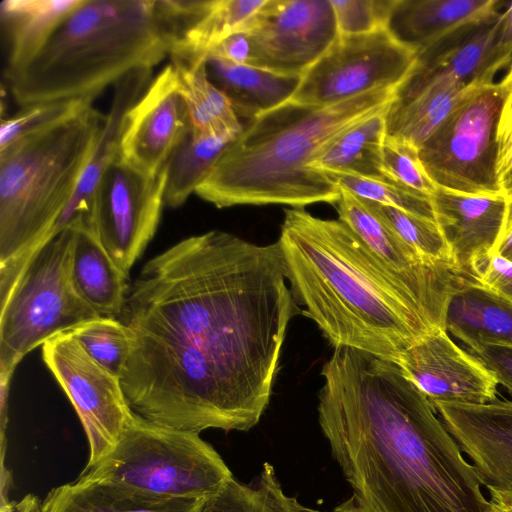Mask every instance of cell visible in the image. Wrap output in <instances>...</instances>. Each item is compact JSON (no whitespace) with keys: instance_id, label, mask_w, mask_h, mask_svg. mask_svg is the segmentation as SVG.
<instances>
[{"instance_id":"cell-27","label":"cell","mask_w":512,"mask_h":512,"mask_svg":"<svg viewBox=\"0 0 512 512\" xmlns=\"http://www.w3.org/2000/svg\"><path fill=\"white\" fill-rule=\"evenodd\" d=\"M446 330L464 345L512 347V301L467 279L449 301Z\"/></svg>"},{"instance_id":"cell-31","label":"cell","mask_w":512,"mask_h":512,"mask_svg":"<svg viewBox=\"0 0 512 512\" xmlns=\"http://www.w3.org/2000/svg\"><path fill=\"white\" fill-rule=\"evenodd\" d=\"M170 63L186 103L193 132L216 134L243 130L244 125L230 100L209 79L206 59L188 61L174 58Z\"/></svg>"},{"instance_id":"cell-1","label":"cell","mask_w":512,"mask_h":512,"mask_svg":"<svg viewBox=\"0 0 512 512\" xmlns=\"http://www.w3.org/2000/svg\"><path fill=\"white\" fill-rule=\"evenodd\" d=\"M287 282L278 242L220 230L148 260L119 317L132 336L120 378L132 411L195 433L254 427L297 309Z\"/></svg>"},{"instance_id":"cell-46","label":"cell","mask_w":512,"mask_h":512,"mask_svg":"<svg viewBox=\"0 0 512 512\" xmlns=\"http://www.w3.org/2000/svg\"><path fill=\"white\" fill-rule=\"evenodd\" d=\"M486 512H512V503H501L489 500Z\"/></svg>"},{"instance_id":"cell-32","label":"cell","mask_w":512,"mask_h":512,"mask_svg":"<svg viewBox=\"0 0 512 512\" xmlns=\"http://www.w3.org/2000/svg\"><path fill=\"white\" fill-rule=\"evenodd\" d=\"M201 512H300V503L285 494L274 467L266 462L248 484L230 479Z\"/></svg>"},{"instance_id":"cell-34","label":"cell","mask_w":512,"mask_h":512,"mask_svg":"<svg viewBox=\"0 0 512 512\" xmlns=\"http://www.w3.org/2000/svg\"><path fill=\"white\" fill-rule=\"evenodd\" d=\"M363 200L398 237L422 257L432 262L452 265L448 246L434 220Z\"/></svg>"},{"instance_id":"cell-36","label":"cell","mask_w":512,"mask_h":512,"mask_svg":"<svg viewBox=\"0 0 512 512\" xmlns=\"http://www.w3.org/2000/svg\"><path fill=\"white\" fill-rule=\"evenodd\" d=\"M93 105L91 99H71L43 102L22 107L1 120L0 150L29 135L44 131L77 116Z\"/></svg>"},{"instance_id":"cell-17","label":"cell","mask_w":512,"mask_h":512,"mask_svg":"<svg viewBox=\"0 0 512 512\" xmlns=\"http://www.w3.org/2000/svg\"><path fill=\"white\" fill-rule=\"evenodd\" d=\"M431 403L486 404L497 399L498 382L446 330L422 335L397 363Z\"/></svg>"},{"instance_id":"cell-29","label":"cell","mask_w":512,"mask_h":512,"mask_svg":"<svg viewBox=\"0 0 512 512\" xmlns=\"http://www.w3.org/2000/svg\"><path fill=\"white\" fill-rule=\"evenodd\" d=\"M390 104L343 131L320 153L312 167L323 172L384 180L382 149Z\"/></svg>"},{"instance_id":"cell-37","label":"cell","mask_w":512,"mask_h":512,"mask_svg":"<svg viewBox=\"0 0 512 512\" xmlns=\"http://www.w3.org/2000/svg\"><path fill=\"white\" fill-rule=\"evenodd\" d=\"M382 174L385 179L429 197L438 187L426 173L418 149L387 135L382 149Z\"/></svg>"},{"instance_id":"cell-35","label":"cell","mask_w":512,"mask_h":512,"mask_svg":"<svg viewBox=\"0 0 512 512\" xmlns=\"http://www.w3.org/2000/svg\"><path fill=\"white\" fill-rule=\"evenodd\" d=\"M324 173L337 187L345 189L361 199L398 208L435 221L430 197L423 193L388 179L376 180L342 173Z\"/></svg>"},{"instance_id":"cell-39","label":"cell","mask_w":512,"mask_h":512,"mask_svg":"<svg viewBox=\"0 0 512 512\" xmlns=\"http://www.w3.org/2000/svg\"><path fill=\"white\" fill-rule=\"evenodd\" d=\"M496 172L501 193L512 195V94H508L498 121Z\"/></svg>"},{"instance_id":"cell-43","label":"cell","mask_w":512,"mask_h":512,"mask_svg":"<svg viewBox=\"0 0 512 512\" xmlns=\"http://www.w3.org/2000/svg\"><path fill=\"white\" fill-rule=\"evenodd\" d=\"M250 54L251 47L247 33L240 32L220 42L208 53L207 58H218L234 64L248 66Z\"/></svg>"},{"instance_id":"cell-11","label":"cell","mask_w":512,"mask_h":512,"mask_svg":"<svg viewBox=\"0 0 512 512\" xmlns=\"http://www.w3.org/2000/svg\"><path fill=\"white\" fill-rule=\"evenodd\" d=\"M166 181V167L156 176H146L117 159L93 193L83 227L127 276L157 231Z\"/></svg>"},{"instance_id":"cell-47","label":"cell","mask_w":512,"mask_h":512,"mask_svg":"<svg viewBox=\"0 0 512 512\" xmlns=\"http://www.w3.org/2000/svg\"><path fill=\"white\" fill-rule=\"evenodd\" d=\"M499 84L507 92V94H512V66L507 75Z\"/></svg>"},{"instance_id":"cell-9","label":"cell","mask_w":512,"mask_h":512,"mask_svg":"<svg viewBox=\"0 0 512 512\" xmlns=\"http://www.w3.org/2000/svg\"><path fill=\"white\" fill-rule=\"evenodd\" d=\"M507 96L499 83L477 86L422 144L420 161L438 187L466 194L501 193L497 126Z\"/></svg>"},{"instance_id":"cell-45","label":"cell","mask_w":512,"mask_h":512,"mask_svg":"<svg viewBox=\"0 0 512 512\" xmlns=\"http://www.w3.org/2000/svg\"><path fill=\"white\" fill-rule=\"evenodd\" d=\"M0 512H43L42 503L32 494L24 496L18 501H8L1 505Z\"/></svg>"},{"instance_id":"cell-24","label":"cell","mask_w":512,"mask_h":512,"mask_svg":"<svg viewBox=\"0 0 512 512\" xmlns=\"http://www.w3.org/2000/svg\"><path fill=\"white\" fill-rule=\"evenodd\" d=\"M503 4L497 0H398L389 30L418 55L456 28L499 12Z\"/></svg>"},{"instance_id":"cell-33","label":"cell","mask_w":512,"mask_h":512,"mask_svg":"<svg viewBox=\"0 0 512 512\" xmlns=\"http://www.w3.org/2000/svg\"><path fill=\"white\" fill-rule=\"evenodd\" d=\"M71 332L95 361L121 378L131 352L132 336L120 319L98 317Z\"/></svg>"},{"instance_id":"cell-28","label":"cell","mask_w":512,"mask_h":512,"mask_svg":"<svg viewBox=\"0 0 512 512\" xmlns=\"http://www.w3.org/2000/svg\"><path fill=\"white\" fill-rule=\"evenodd\" d=\"M206 67L209 79L227 96L239 119L249 121L287 102L301 79L211 57Z\"/></svg>"},{"instance_id":"cell-12","label":"cell","mask_w":512,"mask_h":512,"mask_svg":"<svg viewBox=\"0 0 512 512\" xmlns=\"http://www.w3.org/2000/svg\"><path fill=\"white\" fill-rule=\"evenodd\" d=\"M42 357L81 421L89 443L88 468L114 447L134 414L120 378L95 361L71 331L47 340Z\"/></svg>"},{"instance_id":"cell-21","label":"cell","mask_w":512,"mask_h":512,"mask_svg":"<svg viewBox=\"0 0 512 512\" xmlns=\"http://www.w3.org/2000/svg\"><path fill=\"white\" fill-rule=\"evenodd\" d=\"M501 12L462 25L417 55L411 76L451 78L467 85L493 83L488 64Z\"/></svg>"},{"instance_id":"cell-30","label":"cell","mask_w":512,"mask_h":512,"mask_svg":"<svg viewBox=\"0 0 512 512\" xmlns=\"http://www.w3.org/2000/svg\"><path fill=\"white\" fill-rule=\"evenodd\" d=\"M241 132L205 134L190 129L166 165L165 205L171 208L182 206Z\"/></svg>"},{"instance_id":"cell-25","label":"cell","mask_w":512,"mask_h":512,"mask_svg":"<svg viewBox=\"0 0 512 512\" xmlns=\"http://www.w3.org/2000/svg\"><path fill=\"white\" fill-rule=\"evenodd\" d=\"M82 0H4L0 24L7 42L5 79L40 52L62 21Z\"/></svg>"},{"instance_id":"cell-3","label":"cell","mask_w":512,"mask_h":512,"mask_svg":"<svg viewBox=\"0 0 512 512\" xmlns=\"http://www.w3.org/2000/svg\"><path fill=\"white\" fill-rule=\"evenodd\" d=\"M280 245L294 298L334 348L398 363L430 332L412 296L349 226L285 209Z\"/></svg>"},{"instance_id":"cell-48","label":"cell","mask_w":512,"mask_h":512,"mask_svg":"<svg viewBox=\"0 0 512 512\" xmlns=\"http://www.w3.org/2000/svg\"><path fill=\"white\" fill-rule=\"evenodd\" d=\"M300 512H327V511L317 510V509H314L311 507H306V506H303L302 504H300Z\"/></svg>"},{"instance_id":"cell-2","label":"cell","mask_w":512,"mask_h":512,"mask_svg":"<svg viewBox=\"0 0 512 512\" xmlns=\"http://www.w3.org/2000/svg\"><path fill=\"white\" fill-rule=\"evenodd\" d=\"M318 420L351 487L333 512H486L474 466L390 360L349 347L323 364Z\"/></svg>"},{"instance_id":"cell-19","label":"cell","mask_w":512,"mask_h":512,"mask_svg":"<svg viewBox=\"0 0 512 512\" xmlns=\"http://www.w3.org/2000/svg\"><path fill=\"white\" fill-rule=\"evenodd\" d=\"M477 86L480 85H467L451 78L421 79L409 75L387 109L386 135L419 150Z\"/></svg>"},{"instance_id":"cell-23","label":"cell","mask_w":512,"mask_h":512,"mask_svg":"<svg viewBox=\"0 0 512 512\" xmlns=\"http://www.w3.org/2000/svg\"><path fill=\"white\" fill-rule=\"evenodd\" d=\"M208 499L162 498L79 476L53 488L43 512H201Z\"/></svg>"},{"instance_id":"cell-18","label":"cell","mask_w":512,"mask_h":512,"mask_svg":"<svg viewBox=\"0 0 512 512\" xmlns=\"http://www.w3.org/2000/svg\"><path fill=\"white\" fill-rule=\"evenodd\" d=\"M430 201L453 267L471 280L476 267L495 251L504 224L507 196L466 194L437 187Z\"/></svg>"},{"instance_id":"cell-13","label":"cell","mask_w":512,"mask_h":512,"mask_svg":"<svg viewBox=\"0 0 512 512\" xmlns=\"http://www.w3.org/2000/svg\"><path fill=\"white\" fill-rule=\"evenodd\" d=\"M339 189L340 198L336 203L339 220L358 235L385 270L412 296L430 330H446L449 301L467 278L450 264L422 257L398 237L363 199Z\"/></svg>"},{"instance_id":"cell-7","label":"cell","mask_w":512,"mask_h":512,"mask_svg":"<svg viewBox=\"0 0 512 512\" xmlns=\"http://www.w3.org/2000/svg\"><path fill=\"white\" fill-rule=\"evenodd\" d=\"M82 477L162 498L209 499L233 478L199 433L151 422L134 413L114 447Z\"/></svg>"},{"instance_id":"cell-15","label":"cell","mask_w":512,"mask_h":512,"mask_svg":"<svg viewBox=\"0 0 512 512\" xmlns=\"http://www.w3.org/2000/svg\"><path fill=\"white\" fill-rule=\"evenodd\" d=\"M190 129L188 109L169 63L128 112L118 159L143 175L156 176Z\"/></svg>"},{"instance_id":"cell-44","label":"cell","mask_w":512,"mask_h":512,"mask_svg":"<svg viewBox=\"0 0 512 512\" xmlns=\"http://www.w3.org/2000/svg\"><path fill=\"white\" fill-rule=\"evenodd\" d=\"M494 253L512 262V195L507 196L504 224Z\"/></svg>"},{"instance_id":"cell-5","label":"cell","mask_w":512,"mask_h":512,"mask_svg":"<svg viewBox=\"0 0 512 512\" xmlns=\"http://www.w3.org/2000/svg\"><path fill=\"white\" fill-rule=\"evenodd\" d=\"M156 0H82L19 72L6 79L15 102L95 100L135 69L169 55Z\"/></svg>"},{"instance_id":"cell-8","label":"cell","mask_w":512,"mask_h":512,"mask_svg":"<svg viewBox=\"0 0 512 512\" xmlns=\"http://www.w3.org/2000/svg\"><path fill=\"white\" fill-rule=\"evenodd\" d=\"M75 230L67 226L30 258L0 300V374L12 376L21 359L53 336L99 316L71 277Z\"/></svg>"},{"instance_id":"cell-6","label":"cell","mask_w":512,"mask_h":512,"mask_svg":"<svg viewBox=\"0 0 512 512\" xmlns=\"http://www.w3.org/2000/svg\"><path fill=\"white\" fill-rule=\"evenodd\" d=\"M105 121L93 105L0 150V300L56 235Z\"/></svg>"},{"instance_id":"cell-16","label":"cell","mask_w":512,"mask_h":512,"mask_svg":"<svg viewBox=\"0 0 512 512\" xmlns=\"http://www.w3.org/2000/svg\"><path fill=\"white\" fill-rule=\"evenodd\" d=\"M492 501L512 503V401L432 403Z\"/></svg>"},{"instance_id":"cell-10","label":"cell","mask_w":512,"mask_h":512,"mask_svg":"<svg viewBox=\"0 0 512 512\" xmlns=\"http://www.w3.org/2000/svg\"><path fill=\"white\" fill-rule=\"evenodd\" d=\"M417 54L389 29L336 38L305 72L288 101L310 106L333 105L368 91L400 86Z\"/></svg>"},{"instance_id":"cell-22","label":"cell","mask_w":512,"mask_h":512,"mask_svg":"<svg viewBox=\"0 0 512 512\" xmlns=\"http://www.w3.org/2000/svg\"><path fill=\"white\" fill-rule=\"evenodd\" d=\"M267 0L187 1L169 47L170 59L196 61L229 36L245 32Z\"/></svg>"},{"instance_id":"cell-20","label":"cell","mask_w":512,"mask_h":512,"mask_svg":"<svg viewBox=\"0 0 512 512\" xmlns=\"http://www.w3.org/2000/svg\"><path fill=\"white\" fill-rule=\"evenodd\" d=\"M152 74L153 68L135 69L114 85L112 103L95 148L71 201L55 226L56 234L72 223L85 225L93 193L105 171L119 157L126 116L151 84Z\"/></svg>"},{"instance_id":"cell-38","label":"cell","mask_w":512,"mask_h":512,"mask_svg":"<svg viewBox=\"0 0 512 512\" xmlns=\"http://www.w3.org/2000/svg\"><path fill=\"white\" fill-rule=\"evenodd\" d=\"M398 0H330L338 35H361L389 29Z\"/></svg>"},{"instance_id":"cell-4","label":"cell","mask_w":512,"mask_h":512,"mask_svg":"<svg viewBox=\"0 0 512 512\" xmlns=\"http://www.w3.org/2000/svg\"><path fill=\"white\" fill-rule=\"evenodd\" d=\"M400 86L380 87L328 106L287 101L256 116L195 194L217 208L336 205L340 189L312 163L343 131L390 104Z\"/></svg>"},{"instance_id":"cell-42","label":"cell","mask_w":512,"mask_h":512,"mask_svg":"<svg viewBox=\"0 0 512 512\" xmlns=\"http://www.w3.org/2000/svg\"><path fill=\"white\" fill-rule=\"evenodd\" d=\"M504 6L488 64L489 74L492 78L498 70L510 62L512 55V1L504 2Z\"/></svg>"},{"instance_id":"cell-26","label":"cell","mask_w":512,"mask_h":512,"mask_svg":"<svg viewBox=\"0 0 512 512\" xmlns=\"http://www.w3.org/2000/svg\"><path fill=\"white\" fill-rule=\"evenodd\" d=\"M70 226L75 230L71 277L77 292L99 316L119 319L130 289L128 276L88 229Z\"/></svg>"},{"instance_id":"cell-14","label":"cell","mask_w":512,"mask_h":512,"mask_svg":"<svg viewBox=\"0 0 512 512\" xmlns=\"http://www.w3.org/2000/svg\"><path fill=\"white\" fill-rule=\"evenodd\" d=\"M247 33L248 66L301 78L338 37L330 0H267Z\"/></svg>"},{"instance_id":"cell-40","label":"cell","mask_w":512,"mask_h":512,"mask_svg":"<svg viewBox=\"0 0 512 512\" xmlns=\"http://www.w3.org/2000/svg\"><path fill=\"white\" fill-rule=\"evenodd\" d=\"M465 350L484 365L512 396V347L491 343L465 345Z\"/></svg>"},{"instance_id":"cell-41","label":"cell","mask_w":512,"mask_h":512,"mask_svg":"<svg viewBox=\"0 0 512 512\" xmlns=\"http://www.w3.org/2000/svg\"><path fill=\"white\" fill-rule=\"evenodd\" d=\"M471 281L512 301V262L493 253L474 270Z\"/></svg>"}]
</instances>
